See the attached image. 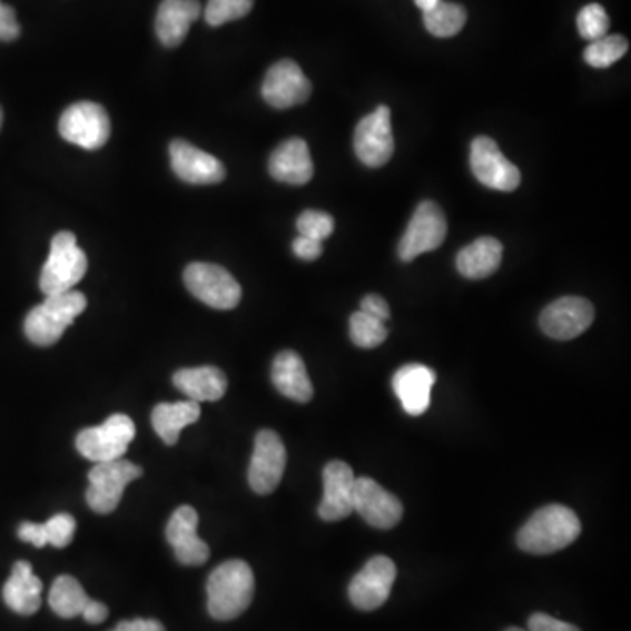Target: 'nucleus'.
<instances>
[{
    "mask_svg": "<svg viewBox=\"0 0 631 631\" xmlns=\"http://www.w3.org/2000/svg\"><path fill=\"white\" fill-rule=\"evenodd\" d=\"M435 372L426 365L408 364L398 368L393 376V390L402 402L405 413L411 416L425 414L432 401V386L435 384Z\"/></svg>",
    "mask_w": 631,
    "mask_h": 631,
    "instance_id": "21",
    "label": "nucleus"
},
{
    "mask_svg": "<svg viewBox=\"0 0 631 631\" xmlns=\"http://www.w3.org/2000/svg\"><path fill=\"white\" fill-rule=\"evenodd\" d=\"M414 2H416L417 8H420L423 13H426L430 9H434L441 0H414Z\"/></svg>",
    "mask_w": 631,
    "mask_h": 631,
    "instance_id": "43",
    "label": "nucleus"
},
{
    "mask_svg": "<svg viewBox=\"0 0 631 631\" xmlns=\"http://www.w3.org/2000/svg\"><path fill=\"white\" fill-rule=\"evenodd\" d=\"M185 285L190 294L213 309L228 310L239 306L243 289L236 277L227 268L215 264L188 265L185 270Z\"/></svg>",
    "mask_w": 631,
    "mask_h": 631,
    "instance_id": "7",
    "label": "nucleus"
},
{
    "mask_svg": "<svg viewBox=\"0 0 631 631\" xmlns=\"http://www.w3.org/2000/svg\"><path fill=\"white\" fill-rule=\"evenodd\" d=\"M18 536L21 541L29 542V544L36 545V548H45L48 544V536H46L45 523H26L20 524L18 529Z\"/></svg>",
    "mask_w": 631,
    "mask_h": 631,
    "instance_id": "39",
    "label": "nucleus"
},
{
    "mask_svg": "<svg viewBox=\"0 0 631 631\" xmlns=\"http://www.w3.org/2000/svg\"><path fill=\"white\" fill-rule=\"evenodd\" d=\"M88 260L83 249L79 248L75 234L58 231L51 240L50 256L41 270L42 294H67L72 292L87 274Z\"/></svg>",
    "mask_w": 631,
    "mask_h": 631,
    "instance_id": "4",
    "label": "nucleus"
},
{
    "mask_svg": "<svg viewBox=\"0 0 631 631\" xmlns=\"http://www.w3.org/2000/svg\"><path fill=\"white\" fill-rule=\"evenodd\" d=\"M335 221L331 215L322 210H304L297 219L298 234L314 240H325L332 236Z\"/></svg>",
    "mask_w": 631,
    "mask_h": 631,
    "instance_id": "34",
    "label": "nucleus"
},
{
    "mask_svg": "<svg viewBox=\"0 0 631 631\" xmlns=\"http://www.w3.org/2000/svg\"><path fill=\"white\" fill-rule=\"evenodd\" d=\"M581 535V521L572 509L551 504L539 511L524 523L517 533L521 551L536 556L553 554L569 548Z\"/></svg>",
    "mask_w": 631,
    "mask_h": 631,
    "instance_id": "1",
    "label": "nucleus"
},
{
    "mask_svg": "<svg viewBox=\"0 0 631 631\" xmlns=\"http://www.w3.org/2000/svg\"><path fill=\"white\" fill-rule=\"evenodd\" d=\"M273 383L277 392L289 401L307 404L313 398L314 388L306 364L295 351H283L276 356L273 364Z\"/></svg>",
    "mask_w": 631,
    "mask_h": 631,
    "instance_id": "23",
    "label": "nucleus"
},
{
    "mask_svg": "<svg viewBox=\"0 0 631 631\" xmlns=\"http://www.w3.org/2000/svg\"><path fill=\"white\" fill-rule=\"evenodd\" d=\"M502 253V243L495 237H479L459 253L456 267L466 279H484L499 270Z\"/></svg>",
    "mask_w": 631,
    "mask_h": 631,
    "instance_id": "26",
    "label": "nucleus"
},
{
    "mask_svg": "<svg viewBox=\"0 0 631 631\" xmlns=\"http://www.w3.org/2000/svg\"><path fill=\"white\" fill-rule=\"evenodd\" d=\"M355 151L359 161L372 169L386 166L392 160L395 139L388 106H379L356 125Z\"/></svg>",
    "mask_w": 631,
    "mask_h": 631,
    "instance_id": "10",
    "label": "nucleus"
},
{
    "mask_svg": "<svg viewBox=\"0 0 631 631\" xmlns=\"http://www.w3.org/2000/svg\"><path fill=\"white\" fill-rule=\"evenodd\" d=\"M529 631H581L575 624L565 623L553 615L536 612L529 619Z\"/></svg>",
    "mask_w": 631,
    "mask_h": 631,
    "instance_id": "37",
    "label": "nucleus"
},
{
    "mask_svg": "<svg viewBox=\"0 0 631 631\" xmlns=\"http://www.w3.org/2000/svg\"><path fill=\"white\" fill-rule=\"evenodd\" d=\"M42 582L33 575L32 566L27 561H17L13 574L2 590L6 605L21 615H32L41 609Z\"/></svg>",
    "mask_w": 631,
    "mask_h": 631,
    "instance_id": "24",
    "label": "nucleus"
},
{
    "mask_svg": "<svg viewBox=\"0 0 631 631\" xmlns=\"http://www.w3.org/2000/svg\"><path fill=\"white\" fill-rule=\"evenodd\" d=\"M362 309L364 313L371 314L374 318L381 319V322H386L392 316L390 313L388 302L384 300L379 295H367V297L362 300Z\"/></svg>",
    "mask_w": 631,
    "mask_h": 631,
    "instance_id": "40",
    "label": "nucleus"
},
{
    "mask_svg": "<svg viewBox=\"0 0 631 631\" xmlns=\"http://www.w3.org/2000/svg\"><path fill=\"white\" fill-rule=\"evenodd\" d=\"M197 526L198 514L190 505L176 509L167 523V541L181 565L200 566L209 560V545L198 539Z\"/></svg>",
    "mask_w": 631,
    "mask_h": 631,
    "instance_id": "19",
    "label": "nucleus"
},
{
    "mask_svg": "<svg viewBox=\"0 0 631 631\" xmlns=\"http://www.w3.org/2000/svg\"><path fill=\"white\" fill-rule=\"evenodd\" d=\"M349 335L355 346L362 347V349H374L386 341L388 331H386L384 322L374 318L364 310H358L351 316Z\"/></svg>",
    "mask_w": 631,
    "mask_h": 631,
    "instance_id": "30",
    "label": "nucleus"
},
{
    "mask_svg": "<svg viewBox=\"0 0 631 631\" xmlns=\"http://www.w3.org/2000/svg\"><path fill=\"white\" fill-rule=\"evenodd\" d=\"M46 536H48V544L55 548H67V545L75 539L76 520L70 514H55L53 517L45 523Z\"/></svg>",
    "mask_w": 631,
    "mask_h": 631,
    "instance_id": "35",
    "label": "nucleus"
},
{
    "mask_svg": "<svg viewBox=\"0 0 631 631\" xmlns=\"http://www.w3.org/2000/svg\"><path fill=\"white\" fill-rule=\"evenodd\" d=\"M136 437V425L125 414H112L102 425L81 430L76 447L90 462L106 463L120 460Z\"/></svg>",
    "mask_w": 631,
    "mask_h": 631,
    "instance_id": "5",
    "label": "nucleus"
},
{
    "mask_svg": "<svg viewBox=\"0 0 631 631\" xmlns=\"http://www.w3.org/2000/svg\"><path fill=\"white\" fill-rule=\"evenodd\" d=\"M268 172L276 181L302 186L314 176L313 158L306 140L288 139L274 149L268 160Z\"/></svg>",
    "mask_w": 631,
    "mask_h": 631,
    "instance_id": "20",
    "label": "nucleus"
},
{
    "mask_svg": "<svg viewBox=\"0 0 631 631\" xmlns=\"http://www.w3.org/2000/svg\"><path fill=\"white\" fill-rule=\"evenodd\" d=\"M286 447L274 430H262L255 438L252 463H249V486L258 495H270L285 474Z\"/></svg>",
    "mask_w": 631,
    "mask_h": 631,
    "instance_id": "11",
    "label": "nucleus"
},
{
    "mask_svg": "<svg viewBox=\"0 0 631 631\" xmlns=\"http://www.w3.org/2000/svg\"><path fill=\"white\" fill-rule=\"evenodd\" d=\"M609 27H611V20L602 6L588 4L586 8L581 9L578 17V29L582 39L593 42L605 38Z\"/></svg>",
    "mask_w": 631,
    "mask_h": 631,
    "instance_id": "33",
    "label": "nucleus"
},
{
    "mask_svg": "<svg viewBox=\"0 0 631 631\" xmlns=\"http://www.w3.org/2000/svg\"><path fill=\"white\" fill-rule=\"evenodd\" d=\"M87 309V298L76 289L67 294L48 295L46 300L27 314L26 335L36 346H53L79 314Z\"/></svg>",
    "mask_w": 631,
    "mask_h": 631,
    "instance_id": "3",
    "label": "nucleus"
},
{
    "mask_svg": "<svg viewBox=\"0 0 631 631\" xmlns=\"http://www.w3.org/2000/svg\"><path fill=\"white\" fill-rule=\"evenodd\" d=\"M446 216L441 207L432 200L421 203L398 244L401 260L413 262L423 253L435 252L446 239Z\"/></svg>",
    "mask_w": 631,
    "mask_h": 631,
    "instance_id": "9",
    "label": "nucleus"
},
{
    "mask_svg": "<svg viewBox=\"0 0 631 631\" xmlns=\"http://www.w3.org/2000/svg\"><path fill=\"white\" fill-rule=\"evenodd\" d=\"M292 248H294L295 256L300 258V260L314 262L318 260L319 256H322L323 243L322 240H314L309 239V237L300 236L294 240Z\"/></svg>",
    "mask_w": 631,
    "mask_h": 631,
    "instance_id": "38",
    "label": "nucleus"
},
{
    "mask_svg": "<svg viewBox=\"0 0 631 631\" xmlns=\"http://www.w3.org/2000/svg\"><path fill=\"white\" fill-rule=\"evenodd\" d=\"M471 167L477 181L491 190L514 191L520 186V169L504 157L491 137H475L471 148Z\"/></svg>",
    "mask_w": 631,
    "mask_h": 631,
    "instance_id": "12",
    "label": "nucleus"
},
{
    "mask_svg": "<svg viewBox=\"0 0 631 631\" xmlns=\"http://www.w3.org/2000/svg\"><path fill=\"white\" fill-rule=\"evenodd\" d=\"M108 607L103 605V603L97 602V600H90L87 609H85L83 618L87 623L100 624L108 619Z\"/></svg>",
    "mask_w": 631,
    "mask_h": 631,
    "instance_id": "42",
    "label": "nucleus"
},
{
    "mask_svg": "<svg viewBox=\"0 0 631 631\" xmlns=\"http://www.w3.org/2000/svg\"><path fill=\"white\" fill-rule=\"evenodd\" d=\"M111 631H166V628L155 619H132V621H121Z\"/></svg>",
    "mask_w": 631,
    "mask_h": 631,
    "instance_id": "41",
    "label": "nucleus"
},
{
    "mask_svg": "<svg viewBox=\"0 0 631 631\" xmlns=\"http://www.w3.org/2000/svg\"><path fill=\"white\" fill-rule=\"evenodd\" d=\"M90 600L83 586L70 575H60L51 586L50 607L60 618L72 619L76 615H83Z\"/></svg>",
    "mask_w": 631,
    "mask_h": 631,
    "instance_id": "28",
    "label": "nucleus"
},
{
    "mask_svg": "<svg viewBox=\"0 0 631 631\" xmlns=\"http://www.w3.org/2000/svg\"><path fill=\"white\" fill-rule=\"evenodd\" d=\"M255 0H209L206 6V21L210 27H221L228 21L248 17Z\"/></svg>",
    "mask_w": 631,
    "mask_h": 631,
    "instance_id": "32",
    "label": "nucleus"
},
{
    "mask_svg": "<svg viewBox=\"0 0 631 631\" xmlns=\"http://www.w3.org/2000/svg\"><path fill=\"white\" fill-rule=\"evenodd\" d=\"M58 132L70 145L96 151L108 142L111 136V121L106 109L99 103H72L60 116Z\"/></svg>",
    "mask_w": 631,
    "mask_h": 631,
    "instance_id": "8",
    "label": "nucleus"
},
{
    "mask_svg": "<svg viewBox=\"0 0 631 631\" xmlns=\"http://www.w3.org/2000/svg\"><path fill=\"white\" fill-rule=\"evenodd\" d=\"M356 477L347 463H328L323 471V500L318 507L323 521H341L355 511Z\"/></svg>",
    "mask_w": 631,
    "mask_h": 631,
    "instance_id": "17",
    "label": "nucleus"
},
{
    "mask_svg": "<svg viewBox=\"0 0 631 631\" xmlns=\"http://www.w3.org/2000/svg\"><path fill=\"white\" fill-rule=\"evenodd\" d=\"M628 41L623 36L597 39L584 51V60L594 69H607L627 55Z\"/></svg>",
    "mask_w": 631,
    "mask_h": 631,
    "instance_id": "31",
    "label": "nucleus"
},
{
    "mask_svg": "<svg viewBox=\"0 0 631 631\" xmlns=\"http://www.w3.org/2000/svg\"><path fill=\"white\" fill-rule=\"evenodd\" d=\"M594 307L581 297H563L549 304L541 314V328L554 341H572L590 328Z\"/></svg>",
    "mask_w": 631,
    "mask_h": 631,
    "instance_id": "15",
    "label": "nucleus"
},
{
    "mask_svg": "<svg viewBox=\"0 0 631 631\" xmlns=\"http://www.w3.org/2000/svg\"><path fill=\"white\" fill-rule=\"evenodd\" d=\"M200 417V404L194 401L158 404L151 413V425L167 446L178 444L181 430L194 425Z\"/></svg>",
    "mask_w": 631,
    "mask_h": 631,
    "instance_id": "27",
    "label": "nucleus"
},
{
    "mask_svg": "<svg viewBox=\"0 0 631 631\" xmlns=\"http://www.w3.org/2000/svg\"><path fill=\"white\" fill-rule=\"evenodd\" d=\"M505 631H526V630H523V628H507V630Z\"/></svg>",
    "mask_w": 631,
    "mask_h": 631,
    "instance_id": "44",
    "label": "nucleus"
},
{
    "mask_svg": "<svg viewBox=\"0 0 631 631\" xmlns=\"http://www.w3.org/2000/svg\"><path fill=\"white\" fill-rule=\"evenodd\" d=\"M200 17L198 0H164L158 8L157 29L158 39L167 48H176L185 41L190 32L191 23Z\"/></svg>",
    "mask_w": 631,
    "mask_h": 631,
    "instance_id": "22",
    "label": "nucleus"
},
{
    "mask_svg": "<svg viewBox=\"0 0 631 631\" xmlns=\"http://www.w3.org/2000/svg\"><path fill=\"white\" fill-rule=\"evenodd\" d=\"M255 575L246 561H225L207 579V611L218 621L239 618L253 602Z\"/></svg>",
    "mask_w": 631,
    "mask_h": 631,
    "instance_id": "2",
    "label": "nucleus"
},
{
    "mask_svg": "<svg viewBox=\"0 0 631 631\" xmlns=\"http://www.w3.org/2000/svg\"><path fill=\"white\" fill-rule=\"evenodd\" d=\"M142 475V469L127 460L96 463L88 472L87 502L97 514H111L120 505L125 487Z\"/></svg>",
    "mask_w": 631,
    "mask_h": 631,
    "instance_id": "6",
    "label": "nucleus"
},
{
    "mask_svg": "<svg viewBox=\"0 0 631 631\" xmlns=\"http://www.w3.org/2000/svg\"><path fill=\"white\" fill-rule=\"evenodd\" d=\"M169 155L170 166L181 181L190 185H216L225 179L224 164L186 140H172Z\"/></svg>",
    "mask_w": 631,
    "mask_h": 631,
    "instance_id": "18",
    "label": "nucleus"
},
{
    "mask_svg": "<svg viewBox=\"0 0 631 631\" xmlns=\"http://www.w3.org/2000/svg\"><path fill=\"white\" fill-rule=\"evenodd\" d=\"M355 511L377 530L393 529L404 516L401 500L371 477H356Z\"/></svg>",
    "mask_w": 631,
    "mask_h": 631,
    "instance_id": "16",
    "label": "nucleus"
},
{
    "mask_svg": "<svg viewBox=\"0 0 631 631\" xmlns=\"http://www.w3.org/2000/svg\"><path fill=\"white\" fill-rule=\"evenodd\" d=\"M2 120H4V115H2V109H0V127H2Z\"/></svg>",
    "mask_w": 631,
    "mask_h": 631,
    "instance_id": "45",
    "label": "nucleus"
},
{
    "mask_svg": "<svg viewBox=\"0 0 631 631\" xmlns=\"http://www.w3.org/2000/svg\"><path fill=\"white\" fill-rule=\"evenodd\" d=\"M395 579L396 566L388 556L372 558L351 581V603L359 611H376L390 599Z\"/></svg>",
    "mask_w": 631,
    "mask_h": 631,
    "instance_id": "13",
    "label": "nucleus"
},
{
    "mask_svg": "<svg viewBox=\"0 0 631 631\" xmlns=\"http://www.w3.org/2000/svg\"><path fill=\"white\" fill-rule=\"evenodd\" d=\"M309 79L302 72L294 60H280L274 63L265 75L262 96L268 106L276 109H289L306 102L310 97Z\"/></svg>",
    "mask_w": 631,
    "mask_h": 631,
    "instance_id": "14",
    "label": "nucleus"
},
{
    "mask_svg": "<svg viewBox=\"0 0 631 631\" xmlns=\"http://www.w3.org/2000/svg\"><path fill=\"white\" fill-rule=\"evenodd\" d=\"M423 21L435 38H453L465 27L466 11L463 6L441 0L434 9L423 13Z\"/></svg>",
    "mask_w": 631,
    "mask_h": 631,
    "instance_id": "29",
    "label": "nucleus"
},
{
    "mask_svg": "<svg viewBox=\"0 0 631 631\" xmlns=\"http://www.w3.org/2000/svg\"><path fill=\"white\" fill-rule=\"evenodd\" d=\"M20 32V23H18L14 9L0 2V41H14Z\"/></svg>",
    "mask_w": 631,
    "mask_h": 631,
    "instance_id": "36",
    "label": "nucleus"
},
{
    "mask_svg": "<svg viewBox=\"0 0 631 631\" xmlns=\"http://www.w3.org/2000/svg\"><path fill=\"white\" fill-rule=\"evenodd\" d=\"M172 383L197 404L219 401L228 388L227 376L216 367L181 368L174 374Z\"/></svg>",
    "mask_w": 631,
    "mask_h": 631,
    "instance_id": "25",
    "label": "nucleus"
}]
</instances>
